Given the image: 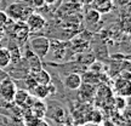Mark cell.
<instances>
[{"label": "cell", "mask_w": 131, "mask_h": 126, "mask_svg": "<svg viewBox=\"0 0 131 126\" xmlns=\"http://www.w3.org/2000/svg\"><path fill=\"white\" fill-rule=\"evenodd\" d=\"M50 39L46 37H34L30 39V51L42 60L50 51Z\"/></svg>", "instance_id": "6da1fadb"}, {"label": "cell", "mask_w": 131, "mask_h": 126, "mask_svg": "<svg viewBox=\"0 0 131 126\" xmlns=\"http://www.w3.org/2000/svg\"><path fill=\"white\" fill-rule=\"evenodd\" d=\"M5 12L12 21H26V18L32 14V7L22 3H16V4L10 5L7 7V11Z\"/></svg>", "instance_id": "7a4b0ae2"}, {"label": "cell", "mask_w": 131, "mask_h": 126, "mask_svg": "<svg viewBox=\"0 0 131 126\" xmlns=\"http://www.w3.org/2000/svg\"><path fill=\"white\" fill-rule=\"evenodd\" d=\"M16 85L11 79L5 78L1 83H0V98L4 99L5 102H12L16 94Z\"/></svg>", "instance_id": "3957f363"}, {"label": "cell", "mask_w": 131, "mask_h": 126, "mask_svg": "<svg viewBox=\"0 0 131 126\" xmlns=\"http://www.w3.org/2000/svg\"><path fill=\"white\" fill-rule=\"evenodd\" d=\"M26 24H27V27H28L30 33L39 32V30H41V29L45 27L46 21H45V18L42 17L41 15L32 12V14L26 18Z\"/></svg>", "instance_id": "277c9868"}, {"label": "cell", "mask_w": 131, "mask_h": 126, "mask_svg": "<svg viewBox=\"0 0 131 126\" xmlns=\"http://www.w3.org/2000/svg\"><path fill=\"white\" fill-rule=\"evenodd\" d=\"M32 92L38 99H45V98L55 95L56 87H55V85H52L51 83L49 85H35L32 89Z\"/></svg>", "instance_id": "5b68a950"}, {"label": "cell", "mask_w": 131, "mask_h": 126, "mask_svg": "<svg viewBox=\"0 0 131 126\" xmlns=\"http://www.w3.org/2000/svg\"><path fill=\"white\" fill-rule=\"evenodd\" d=\"M12 102H15L16 106H18V107L29 108L33 101H32L30 95L27 91H24V90H16V94H15V97Z\"/></svg>", "instance_id": "8992f818"}, {"label": "cell", "mask_w": 131, "mask_h": 126, "mask_svg": "<svg viewBox=\"0 0 131 126\" xmlns=\"http://www.w3.org/2000/svg\"><path fill=\"white\" fill-rule=\"evenodd\" d=\"M63 84L68 90H79V87L83 84V78L78 73H70L64 78Z\"/></svg>", "instance_id": "52a82bcc"}, {"label": "cell", "mask_w": 131, "mask_h": 126, "mask_svg": "<svg viewBox=\"0 0 131 126\" xmlns=\"http://www.w3.org/2000/svg\"><path fill=\"white\" fill-rule=\"evenodd\" d=\"M29 109H30V113L34 117L39 118V119H44L47 112V106L44 103L42 99H38L35 102H32Z\"/></svg>", "instance_id": "ba28073f"}, {"label": "cell", "mask_w": 131, "mask_h": 126, "mask_svg": "<svg viewBox=\"0 0 131 126\" xmlns=\"http://www.w3.org/2000/svg\"><path fill=\"white\" fill-rule=\"evenodd\" d=\"M26 58H27V63H28L29 73H35V72H38V70H40L42 68L41 60L37 55H34L30 50L26 52Z\"/></svg>", "instance_id": "9c48e42d"}, {"label": "cell", "mask_w": 131, "mask_h": 126, "mask_svg": "<svg viewBox=\"0 0 131 126\" xmlns=\"http://www.w3.org/2000/svg\"><path fill=\"white\" fill-rule=\"evenodd\" d=\"M91 4L100 14H108L113 9V0H92Z\"/></svg>", "instance_id": "30bf717a"}, {"label": "cell", "mask_w": 131, "mask_h": 126, "mask_svg": "<svg viewBox=\"0 0 131 126\" xmlns=\"http://www.w3.org/2000/svg\"><path fill=\"white\" fill-rule=\"evenodd\" d=\"M115 91L118 92L119 96H123V97H127L130 95V81L129 79H124V78H120L115 81Z\"/></svg>", "instance_id": "8fae6325"}, {"label": "cell", "mask_w": 131, "mask_h": 126, "mask_svg": "<svg viewBox=\"0 0 131 126\" xmlns=\"http://www.w3.org/2000/svg\"><path fill=\"white\" fill-rule=\"evenodd\" d=\"M30 74L33 75V78L38 85H49L51 83V75L49 74V72H46L42 68L35 73H30Z\"/></svg>", "instance_id": "7c38bea8"}, {"label": "cell", "mask_w": 131, "mask_h": 126, "mask_svg": "<svg viewBox=\"0 0 131 126\" xmlns=\"http://www.w3.org/2000/svg\"><path fill=\"white\" fill-rule=\"evenodd\" d=\"M10 63H11V57H10L9 49L0 47V69L7 68Z\"/></svg>", "instance_id": "4fadbf2b"}, {"label": "cell", "mask_w": 131, "mask_h": 126, "mask_svg": "<svg viewBox=\"0 0 131 126\" xmlns=\"http://www.w3.org/2000/svg\"><path fill=\"white\" fill-rule=\"evenodd\" d=\"M100 19H101V14H100L98 11H96L95 9L89 10V11L85 14V21L89 24L97 23V22H100Z\"/></svg>", "instance_id": "5bb4252c"}, {"label": "cell", "mask_w": 131, "mask_h": 126, "mask_svg": "<svg viewBox=\"0 0 131 126\" xmlns=\"http://www.w3.org/2000/svg\"><path fill=\"white\" fill-rule=\"evenodd\" d=\"M49 113L50 115H51V119H53L55 121L57 122H62L63 120H64V109L61 107V106H57V107H55V109L51 112H46V114Z\"/></svg>", "instance_id": "9a60e30c"}, {"label": "cell", "mask_w": 131, "mask_h": 126, "mask_svg": "<svg viewBox=\"0 0 131 126\" xmlns=\"http://www.w3.org/2000/svg\"><path fill=\"white\" fill-rule=\"evenodd\" d=\"M10 52V57H11V63H18L19 60H21V51L17 46L12 47L11 50H9Z\"/></svg>", "instance_id": "2e32d148"}, {"label": "cell", "mask_w": 131, "mask_h": 126, "mask_svg": "<svg viewBox=\"0 0 131 126\" xmlns=\"http://www.w3.org/2000/svg\"><path fill=\"white\" fill-rule=\"evenodd\" d=\"M115 107H117V109H124V108L126 107V99H125V97H123V96H118L117 98H115Z\"/></svg>", "instance_id": "e0dca14e"}, {"label": "cell", "mask_w": 131, "mask_h": 126, "mask_svg": "<svg viewBox=\"0 0 131 126\" xmlns=\"http://www.w3.org/2000/svg\"><path fill=\"white\" fill-rule=\"evenodd\" d=\"M9 22H10V17L7 16V14L5 11L0 10V28H4Z\"/></svg>", "instance_id": "ac0fdd59"}, {"label": "cell", "mask_w": 131, "mask_h": 126, "mask_svg": "<svg viewBox=\"0 0 131 126\" xmlns=\"http://www.w3.org/2000/svg\"><path fill=\"white\" fill-rule=\"evenodd\" d=\"M26 84H27V87H28V89H30V90H32L33 87L35 86V85H38L37 83H35L34 78H33V75L30 74V73H29V74L26 76Z\"/></svg>", "instance_id": "d6986e66"}, {"label": "cell", "mask_w": 131, "mask_h": 126, "mask_svg": "<svg viewBox=\"0 0 131 126\" xmlns=\"http://www.w3.org/2000/svg\"><path fill=\"white\" fill-rule=\"evenodd\" d=\"M32 3L35 7H41L45 4V0H32Z\"/></svg>", "instance_id": "ffe728a7"}, {"label": "cell", "mask_w": 131, "mask_h": 126, "mask_svg": "<svg viewBox=\"0 0 131 126\" xmlns=\"http://www.w3.org/2000/svg\"><path fill=\"white\" fill-rule=\"evenodd\" d=\"M37 126H50V125H49V124H47L44 119H40V121H39V124H38Z\"/></svg>", "instance_id": "44dd1931"}, {"label": "cell", "mask_w": 131, "mask_h": 126, "mask_svg": "<svg viewBox=\"0 0 131 126\" xmlns=\"http://www.w3.org/2000/svg\"><path fill=\"white\" fill-rule=\"evenodd\" d=\"M5 35V32H4V28H0V41L3 40V38Z\"/></svg>", "instance_id": "7402d4cb"}, {"label": "cell", "mask_w": 131, "mask_h": 126, "mask_svg": "<svg viewBox=\"0 0 131 126\" xmlns=\"http://www.w3.org/2000/svg\"><path fill=\"white\" fill-rule=\"evenodd\" d=\"M83 4H85V5H89V4H91L92 3V0H80Z\"/></svg>", "instance_id": "603a6c76"}, {"label": "cell", "mask_w": 131, "mask_h": 126, "mask_svg": "<svg viewBox=\"0 0 131 126\" xmlns=\"http://www.w3.org/2000/svg\"><path fill=\"white\" fill-rule=\"evenodd\" d=\"M0 126H1V118H0Z\"/></svg>", "instance_id": "cb8c5ba5"}]
</instances>
